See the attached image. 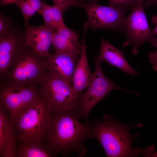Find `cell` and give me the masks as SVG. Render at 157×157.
Listing matches in <instances>:
<instances>
[{
    "instance_id": "1",
    "label": "cell",
    "mask_w": 157,
    "mask_h": 157,
    "mask_svg": "<svg viewBox=\"0 0 157 157\" xmlns=\"http://www.w3.org/2000/svg\"><path fill=\"white\" fill-rule=\"evenodd\" d=\"M75 113L51 111L44 143L54 155L76 153L81 156L86 154L84 143L91 137L92 124L83 123Z\"/></svg>"
},
{
    "instance_id": "2",
    "label": "cell",
    "mask_w": 157,
    "mask_h": 157,
    "mask_svg": "<svg viewBox=\"0 0 157 157\" xmlns=\"http://www.w3.org/2000/svg\"><path fill=\"white\" fill-rule=\"evenodd\" d=\"M91 137L101 144L108 157L136 156L147 154V151L132 148L131 143L135 135H131L130 128L141 127V124L124 125L110 115H106L101 121L95 120L92 124Z\"/></svg>"
},
{
    "instance_id": "3",
    "label": "cell",
    "mask_w": 157,
    "mask_h": 157,
    "mask_svg": "<svg viewBox=\"0 0 157 157\" xmlns=\"http://www.w3.org/2000/svg\"><path fill=\"white\" fill-rule=\"evenodd\" d=\"M51 111L41 96L26 108L12 126L17 141L27 144L44 143Z\"/></svg>"
},
{
    "instance_id": "4",
    "label": "cell",
    "mask_w": 157,
    "mask_h": 157,
    "mask_svg": "<svg viewBox=\"0 0 157 157\" xmlns=\"http://www.w3.org/2000/svg\"><path fill=\"white\" fill-rule=\"evenodd\" d=\"M37 86L52 111L62 113L74 112L79 115L78 95L74 94L72 86L49 71L38 82Z\"/></svg>"
},
{
    "instance_id": "5",
    "label": "cell",
    "mask_w": 157,
    "mask_h": 157,
    "mask_svg": "<svg viewBox=\"0 0 157 157\" xmlns=\"http://www.w3.org/2000/svg\"><path fill=\"white\" fill-rule=\"evenodd\" d=\"M41 97L37 86L9 81L0 86V106L7 110L12 126L22 112Z\"/></svg>"
},
{
    "instance_id": "6",
    "label": "cell",
    "mask_w": 157,
    "mask_h": 157,
    "mask_svg": "<svg viewBox=\"0 0 157 157\" xmlns=\"http://www.w3.org/2000/svg\"><path fill=\"white\" fill-rule=\"evenodd\" d=\"M48 72L44 58L38 55L29 47L14 62L7 76L8 81L37 86L38 82Z\"/></svg>"
},
{
    "instance_id": "7",
    "label": "cell",
    "mask_w": 157,
    "mask_h": 157,
    "mask_svg": "<svg viewBox=\"0 0 157 157\" xmlns=\"http://www.w3.org/2000/svg\"><path fill=\"white\" fill-rule=\"evenodd\" d=\"M95 72L90 84L84 93L78 94L79 108L78 114L80 117L89 123L88 115L93 107L99 101L102 100L112 90L119 89L130 91L116 85L104 74L101 63L103 59L98 56L94 58Z\"/></svg>"
},
{
    "instance_id": "8",
    "label": "cell",
    "mask_w": 157,
    "mask_h": 157,
    "mask_svg": "<svg viewBox=\"0 0 157 157\" xmlns=\"http://www.w3.org/2000/svg\"><path fill=\"white\" fill-rule=\"evenodd\" d=\"M144 0H141L124 19V32L126 35V39L122 46H131L133 54H137L139 47L146 42L157 47V38L151 33L144 11Z\"/></svg>"
},
{
    "instance_id": "9",
    "label": "cell",
    "mask_w": 157,
    "mask_h": 157,
    "mask_svg": "<svg viewBox=\"0 0 157 157\" xmlns=\"http://www.w3.org/2000/svg\"><path fill=\"white\" fill-rule=\"evenodd\" d=\"M99 0H87L81 8L85 10L88 16V26L92 30L106 28L124 32V14L130 8L126 6L115 7L100 5Z\"/></svg>"
},
{
    "instance_id": "10",
    "label": "cell",
    "mask_w": 157,
    "mask_h": 157,
    "mask_svg": "<svg viewBox=\"0 0 157 157\" xmlns=\"http://www.w3.org/2000/svg\"><path fill=\"white\" fill-rule=\"evenodd\" d=\"M0 36V73L4 77L7 76L12 65L28 46L25 37L22 40L12 30Z\"/></svg>"
},
{
    "instance_id": "11",
    "label": "cell",
    "mask_w": 157,
    "mask_h": 157,
    "mask_svg": "<svg viewBox=\"0 0 157 157\" xmlns=\"http://www.w3.org/2000/svg\"><path fill=\"white\" fill-rule=\"evenodd\" d=\"M80 56L55 51L44 58L49 71L72 87L73 75Z\"/></svg>"
},
{
    "instance_id": "12",
    "label": "cell",
    "mask_w": 157,
    "mask_h": 157,
    "mask_svg": "<svg viewBox=\"0 0 157 157\" xmlns=\"http://www.w3.org/2000/svg\"><path fill=\"white\" fill-rule=\"evenodd\" d=\"M25 30L26 45L40 56L44 58L48 56L50 53L49 50L55 31L43 26H29Z\"/></svg>"
},
{
    "instance_id": "13",
    "label": "cell",
    "mask_w": 157,
    "mask_h": 157,
    "mask_svg": "<svg viewBox=\"0 0 157 157\" xmlns=\"http://www.w3.org/2000/svg\"><path fill=\"white\" fill-rule=\"evenodd\" d=\"M88 27L87 23L84 24L83 36L81 41V51L80 58L74 70L72 78V88L74 94L78 96L79 93L88 86L93 73L89 67L85 44L86 33Z\"/></svg>"
},
{
    "instance_id": "14",
    "label": "cell",
    "mask_w": 157,
    "mask_h": 157,
    "mask_svg": "<svg viewBox=\"0 0 157 157\" xmlns=\"http://www.w3.org/2000/svg\"><path fill=\"white\" fill-rule=\"evenodd\" d=\"M7 112L0 106V156L15 157L17 136Z\"/></svg>"
},
{
    "instance_id": "15",
    "label": "cell",
    "mask_w": 157,
    "mask_h": 157,
    "mask_svg": "<svg viewBox=\"0 0 157 157\" xmlns=\"http://www.w3.org/2000/svg\"><path fill=\"white\" fill-rule=\"evenodd\" d=\"M52 49L55 51L80 56L81 44L77 34L65 25L55 31L52 44Z\"/></svg>"
},
{
    "instance_id": "16",
    "label": "cell",
    "mask_w": 157,
    "mask_h": 157,
    "mask_svg": "<svg viewBox=\"0 0 157 157\" xmlns=\"http://www.w3.org/2000/svg\"><path fill=\"white\" fill-rule=\"evenodd\" d=\"M99 52L100 57L108 64L131 76H135L137 74L138 72L125 59L123 51L115 47L106 39L101 38Z\"/></svg>"
},
{
    "instance_id": "17",
    "label": "cell",
    "mask_w": 157,
    "mask_h": 157,
    "mask_svg": "<svg viewBox=\"0 0 157 157\" xmlns=\"http://www.w3.org/2000/svg\"><path fill=\"white\" fill-rule=\"evenodd\" d=\"M63 13L58 7L44 4L39 14L42 16L44 20V27L56 31L65 25L62 14Z\"/></svg>"
},
{
    "instance_id": "18",
    "label": "cell",
    "mask_w": 157,
    "mask_h": 157,
    "mask_svg": "<svg viewBox=\"0 0 157 157\" xmlns=\"http://www.w3.org/2000/svg\"><path fill=\"white\" fill-rule=\"evenodd\" d=\"M54 156L44 143L17 145L15 157H51Z\"/></svg>"
},
{
    "instance_id": "19",
    "label": "cell",
    "mask_w": 157,
    "mask_h": 157,
    "mask_svg": "<svg viewBox=\"0 0 157 157\" xmlns=\"http://www.w3.org/2000/svg\"><path fill=\"white\" fill-rule=\"evenodd\" d=\"M44 3L40 0H16L14 2L22 13L25 28L29 26L28 22L30 18L35 14H39Z\"/></svg>"
},
{
    "instance_id": "20",
    "label": "cell",
    "mask_w": 157,
    "mask_h": 157,
    "mask_svg": "<svg viewBox=\"0 0 157 157\" xmlns=\"http://www.w3.org/2000/svg\"><path fill=\"white\" fill-rule=\"evenodd\" d=\"M54 5L59 8L63 13L72 7H81L83 3L87 0H52Z\"/></svg>"
},
{
    "instance_id": "21",
    "label": "cell",
    "mask_w": 157,
    "mask_h": 157,
    "mask_svg": "<svg viewBox=\"0 0 157 157\" xmlns=\"http://www.w3.org/2000/svg\"><path fill=\"white\" fill-rule=\"evenodd\" d=\"M141 0H108V6L115 7L123 5L132 9Z\"/></svg>"
},
{
    "instance_id": "22",
    "label": "cell",
    "mask_w": 157,
    "mask_h": 157,
    "mask_svg": "<svg viewBox=\"0 0 157 157\" xmlns=\"http://www.w3.org/2000/svg\"><path fill=\"white\" fill-rule=\"evenodd\" d=\"M6 18L0 13V35H4L10 30L9 28L8 23Z\"/></svg>"
},
{
    "instance_id": "23",
    "label": "cell",
    "mask_w": 157,
    "mask_h": 157,
    "mask_svg": "<svg viewBox=\"0 0 157 157\" xmlns=\"http://www.w3.org/2000/svg\"><path fill=\"white\" fill-rule=\"evenodd\" d=\"M149 62L152 65V67L154 71H157V49L154 52L149 53Z\"/></svg>"
},
{
    "instance_id": "24",
    "label": "cell",
    "mask_w": 157,
    "mask_h": 157,
    "mask_svg": "<svg viewBox=\"0 0 157 157\" xmlns=\"http://www.w3.org/2000/svg\"><path fill=\"white\" fill-rule=\"evenodd\" d=\"M153 5H157V0H144V6L145 8H147Z\"/></svg>"
},
{
    "instance_id": "25",
    "label": "cell",
    "mask_w": 157,
    "mask_h": 157,
    "mask_svg": "<svg viewBox=\"0 0 157 157\" xmlns=\"http://www.w3.org/2000/svg\"><path fill=\"white\" fill-rule=\"evenodd\" d=\"M151 21L152 23L156 24L154 28L151 29V33L153 35H157V15H154L152 17Z\"/></svg>"
},
{
    "instance_id": "26",
    "label": "cell",
    "mask_w": 157,
    "mask_h": 157,
    "mask_svg": "<svg viewBox=\"0 0 157 157\" xmlns=\"http://www.w3.org/2000/svg\"><path fill=\"white\" fill-rule=\"evenodd\" d=\"M2 4H6L10 3H13L16 0H1Z\"/></svg>"
}]
</instances>
